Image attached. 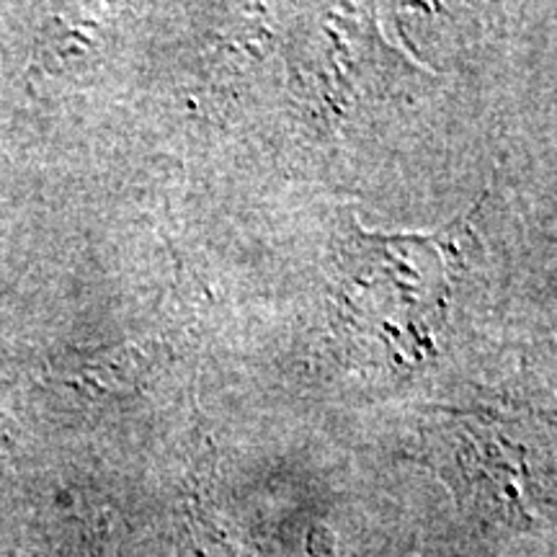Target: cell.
<instances>
[{
  "label": "cell",
  "instance_id": "1",
  "mask_svg": "<svg viewBox=\"0 0 557 557\" xmlns=\"http://www.w3.org/2000/svg\"><path fill=\"white\" fill-rule=\"evenodd\" d=\"M442 238L351 227L341 248V320L393 364H421L444 329L451 259Z\"/></svg>",
  "mask_w": 557,
  "mask_h": 557
}]
</instances>
